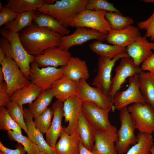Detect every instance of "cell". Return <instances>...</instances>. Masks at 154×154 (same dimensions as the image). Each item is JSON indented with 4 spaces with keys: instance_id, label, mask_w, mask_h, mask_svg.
Instances as JSON below:
<instances>
[{
    "instance_id": "45",
    "label": "cell",
    "mask_w": 154,
    "mask_h": 154,
    "mask_svg": "<svg viewBox=\"0 0 154 154\" xmlns=\"http://www.w3.org/2000/svg\"><path fill=\"white\" fill-rule=\"evenodd\" d=\"M0 48L3 51L6 56L12 58L11 47L9 41L5 38L2 37L0 39Z\"/></svg>"
},
{
    "instance_id": "8",
    "label": "cell",
    "mask_w": 154,
    "mask_h": 154,
    "mask_svg": "<svg viewBox=\"0 0 154 154\" xmlns=\"http://www.w3.org/2000/svg\"><path fill=\"white\" fill-rule=\"evenodd\" d=\"M1 65L7 85V93L9 97L18 89L31 83L11 58L6 56Z\"/></svg>"
},
{
    "instance_id": "52",
    "label": "cell",
    "mask_w": 154,
    "mask_h": 154,
    "mask_svg": "<svg viewBox=\"0 0 154 154\" xmlns=\"http://www.w3.org/2000/svg\"><path fill=\"white\" fill-rule=\"evenodd\" d=\"M36 154H46L45 153L42 151H40Z\"/></svg>"
},
{
    "instance_id": "23",
    "label": "cell",
    "mask_w": 154,
    "mask_h": 154,
    "mask_svg": "<svg viewBox=\"0 0 154 154\" xmlns=\"http://www.w3.org/2000/svg\"><path fill=\"white\" fill-rule=\"evenodd\" d=\"M80 141L78 129L69 135L66 133L62 128L54 149L58 154H80Z\"/></svg>"
},
{
    "instance_id": "9",
    "label": "cell",
    "mask_w": 154,
    "mask_h": 154,
    "mask_svg": "<svg viewBox=\"0 0 154 154\" xmlns=\"http://www.w3.org/2000/svg\"><path fill=\"white\" fill-rule=\"evenodd\" d=\"M63 76V67L40 68L35 61L31 63L29 80L42 91L50 89L52 84Z\"/></svg>"
},
{
    "instance_id": "27",
    "label": "cell",
    "mask_w": 154,
    "mask_h": 154,
    "mask_svg": "<svg viewBox=\"0 0 154 154\" xmlns=\"http://www.w3.org/2000/svg\"><path fill=\"white\" fill-rule=\"evenodd\" d=\"M80 141L87 149L92 151L95 142L96 131L87 121L81 112L77 128Z\"/></svg>"
},
{
    "instance_id": "49",
    "label": "cell",
    "mask_w": 154,
    "mask_h": 154,
    "mask_svg": "<svg viewBox=\"0 0 154 154\" xmlns=\"http://www.w3.org/2000/svg\"><path fill=\"white\" fill-rule=\"evenodd\" d=\"M56 0H44L45 4L51 5L54 4Z\"/></svg>"
},
{
    "instance_id": "54",
    "label": "cell",
    "mask_w": 154,
    "mask_h": 154,
    "mask_svg": "<svg viewBox=\"0 0 154 154\" xmlns=\"http://www.w3.org/2000/svg\"><path fill=\"white\" fill-rule=\"evenodd\" d=\"M151 74H152V73H151ZM153 74V75L154 76V73H153V74Z\"/></svg>"
},
{
    "instance_id": "37",
    "label": "cell",
    "mask_w": 154,
    "mask_h": 154,
    "mask_svg": "<svg viewBox=\"0 0 154 154\" xmlns=\"http://www.w3.org/2000/svg\"><path fill=\"white\" fill-rule=\"evenodd\" d=\"M53 112L51 108H47L43 112L34 118L35 127L42 134L46 133L50 127Z\"/></svg>"
},
{
    "instance_id": "35",
    "label": "cell",
    "mask_w": 154,
    "mask_h": 154,
    "mask_svg": "<svg viewBox=\"0 0 154 154\" xmlns=\"http://www.w3.org/2000/svg\"><path fill=\"white\" fill-rule=\"evenodd\" d=\"M8 137L11 141H17L24 147L27 154H36L40 151L38 146L32 142L28 137L22 133H15L12 131H7Z\"/></svg>"
},
{
    "instance_id": "12",
    "label": "cell",
    "mask_w": 154,
    "mask_h": 154,
    "mask_svg": "<svg viewBox=\"0 0 154 154\" xmlns=\"http://www.w3.org/2000/svg\"><path fill=\"white\" fill-rule=\"evenodd\" d=\"M77 96L82 101L93 103L104 110L114 112L115 110L109 96L100 88L90 86L86 80L79 82Z\"/></svg>"
},
{
    "instance_id": "47",
    "label": "cell",
    "mask_w": 154,
    "mask_h": 154,
    "mask_svg": "<svg viewBox=\"0 0 154 154\" xmlns=\"http://www.w3.org/2000/svg\"><path fill=\"white\" fill-rule=\"evenodd\" d=\"M5 55L3 51L0 47V64H1L3 60L5 57Z\"/></svg>"
},
{
    "instance_id": "17",
    "label": "cell",
    "mask_w": 154,
    "mask_h": 154,
    "mask_svg": "<svg viewBox=\"0 0 154 154\" xmlns=\"http://www.w3.org/2000/svg\"><path fill=\"white\" fill-rule=\"evenodd\" d=\"M126 52L137 66L142 64L153 53L154 42L148 41L145 35H139L135 41L126 48Z\"/></svg>"
},
{
    "instance_id": "43",
    "label": "cell",
    "mask_w": 154,
    "mask_h": 154,
    "mask_svg": "<svg viewBox=\"0 0 154 154\" xmlns=\"http://www.w3.org/2000/svg\"><path fill=\"white\" fill-rule=\"evenodd\" d=\"M0 150L3 154H26V150L22 145L19 144L15 149H9L5 147L0 141Z\"/></svg>"
},
{
    "instance_id": "7",
    "label": "cell",
    "mask_w": 154,
    "mask_h": 154,
    "mask_svg": "<svg viewBox=\"0 0 154 154\" xmlns=\"http://www.w3.org/2000/svg\"><path fill=\"white\" fill-rule=\"evenodd\" d=\"M124 57H130L126 52L120 53L113 58L100 56L98 59V69L96 76L91 85L101 89L108 95L111 89V73L116 62Z\"/></svg>"
},
{
    "instance_id": "48",
    "label": "cell",
    "mask_w": 154,
    "mask_h": 154,
    "mask_svg": "<svg viewBox=\"0 0 154 154\" xmlns=\"http://www.w3.org/2000/svg\"><path fill=\"white\" fill-rule=\"evenodd\" d=\"M5 80L4 76L0 67V83Z\"/></svg>"
},
{
    "instance_id": "15",
    "label": "cell",
    "mask_w": 154,
    "mask_h": 154,
    "mask_svg": "<svg viewBox=\"0 0 154 154\" xmlns=\"http://www.w3.org/2000/svg\"><path fill=\"white\" fill-rule=\"evenodd\" d=\"M71 57L68 50L55 47L47 49L42 53L35 56L34 61L39 67H62L67 64Z\"/></svg>"
},
{
    "instance_id": "2",
    "label": "cell",
    "mask_w": 154,
    "mask_h": 154,
    "mask_svg": "<svg viewBox=\"0 0 154 154\" xmlns=\"http://www.w3.org/2000/svg\"><path fill=\"white\" fill-rule=\"evenodd\" d=\"M88 0H56L51 5L44 4L37 11L53 17L66 28L70 27L77 16L85 9Z\"/></svg>"
},
{
    "instance_id": "29",
    "label": "cell",
    "mask_w": 154,
    "mask_h": 154,
    "mask_svg": "<svg viewBox=\"0 0 154 154\" xmlns=\"http://www.w3.org/2000/svg\"><path fill=\"white\" fill-rule=\"evenodd\" d=\"M103 42L95 40L89 44V47L100 56L106 57L110 59L120 53L126 52V48Z\"/></svg>"
},
{
    "instance_id": "21",
    "label": "cell",
    "mask_w": 154,
    "mask_h": 154,
    "mask_svg": "<svg viewBox=\"0 0 154 154\" xmlns=\"http://www.w3.org/2000/svg\"><path fill=\"white\" fill-rule=\"evenodd\" d=\"M50 89L54 97L64 103L70 98L78 96V82L64 76L55 82Z\"/></svg>"
},
{
    "instance_id": "5",
    "label": "cell",
    "mask_w": 154,
    "mask_h": 154,
    "mask_svg": "<svg viewBox=\"0 0 154 154\" xmlns=\"http://www.w3.org/2000/svg\"><path fill=\"white\" fill-rule=\"evenodd\" d=\"M0 34L9 41L12 58L16 63L26 77L29 80L30 65L35 61V56L29 54L25 49L21 42L19 33H13L3 28L0 30Z\"/></svg>"
},
{
    "instance_id": "36",
    "label": "cell",
    "mask_w": 154,
    "mask_h": 154,
    "mask_svg": "<svg viewBox=\"0 0 154 154\" xmlns=\"http://www.w3.org/2000/svg\"><path fill=\"white\" fill-rule=\"evenodd\" d=\"M0 129L22 133L20 126L11 117L7 108L4 106L0 107Z\"/></svg>"
},
{
    "instance_id": "53",
    "label": "cell",
    "mask_w": 154,
    "mask_h": 154,
    "mask_svg": "<svg viewBox=\"0 0 154 154\" xmlns=\"http://www.w3.org/2000/svg\"><path fill=\"white\" fill-rule=\"evenodd\" d=\"M0 154H3V153L1 152V151L0 152Z\"/></svg>"
},
{
    "instance_id": "4",
    "label": "cell",
    "mask_w": 154,
    "mask_h": 154,
    "mask_svg": "<svg viewBox=\"0 0 154 154\" xmlns=\"http://www.w3.org/2000/svg\"><path fill=\"white\" fill-rule=\"evenodd\" d=\"M81 108L87 121L96 132H106L117 135V128L111 124L109 120V111L87 101H82Z\"/></svg>"
},
{
    "instance_id": "41",
    "label": "cell",
    "mask_w": 154,
    "mask_h": 154,
    "mask_svg": "<svg viewBox=\"0 0 154 154\" xmlns=\"http://www.w3.org/2000/svg\"><path fill=\"white\" fill-rule=\"evenodd\" d=\"M0 26L5 25L14 20L19 14L5 6L3 7L0 1Z\"/></svg>"
},
{
    "instance_id": "3",
    "label": "cell",
    "mask_w": 154,
    "mask_h": 154,
    "mask_svg": "<svg viewBox=\"0 0 154 154\" xmlns=\"http://www.w3.org/2000/svg\"><path fill=\"white\" fill-rule=\"evenodd\" d=\"M120 127L117 131V140L116 143V148L118 154L125 153L137 141V137L134 134L136 129L135 123L127 107L120 110Z\"/></svg>"
},
{
    "instance_id": "1",
    "label": "cell",
    "mask_w": 154,
    "mask_h": 154,
    "mask_svg": "<svg viewBox=\"0 0 154 154\" xmlns=\"http://www.w3.org/2000/svg\"><path fill=\"white\" fill-rule=\"evenodd\" d=\"M19 35L25 49L29 54L34 56L47 49L58 47L62 37L58 33L34 23L21 31Z\"/></svg>"
},
{
    "instance_id": "30",
    "label": "cell",
    "mask_w": 154,
    "mask_h": 154,
    "mask_svg": "<svg viewBox=\"0 0 154 154\" xmlns=\"http://www.w3.org/2000/svg\"><path fill=\"white\" fill-rule=\"evenodd\" d=\"M36 12V11H33L19 13L14 20L5 25L3 28L13 33H19L33 24Z\"/></svg>"
},
{
    "instance_id": "13",
    "label": "cell",
    "mask_w": 154,
    "mask_h": 154,
    "mask_svg": "<svg viewBox=\"0 0 154 154\" xmlns=\"http://www.w3.org/2000/svg\"><path fill=\"white\" fill-rule=\"evenodd\" d=\"M71 34L62 36L58 48L61 50H68L71 47L80 45L87 41L95 40L104 42L106 35L96 30L83 27H77Z\"/></svg>"
},
{
    "instance_id": "34",
    "label": "cell",
    "mask_w": 154,
    "mask_h": 154,
    "mask_svg": "<svg viewBox=\"0 0 154 154\" xmlns=\"http://www.w3.org/2000/svg\"><path fill=\"white\" fill-rule=\"evenodd\" d=\"M105 18L113 30L119 31L132 25L133 21L131 17L124 16L122 14L114 12H106Z\"/></svg>"
},
{
    "instance_id": "38",
    "label": "cell",
    "mask_w": 154,
    "mask_h": 154,
    "mask_svg": "<svg viewBox=\"0 0 154 154\" xmlns=\"http://www.w3.org/2000/svg\"><path fill=\"white\" fill-rule=\"evenodd\" d=\"M6 108L10 116L27 134L28 130L24 117L23 108L12 101L9 104Z\"/></svg>"
},
{
    "instance_id": "32",
    "label": "cell",
    "mask_w": 154,
    "mask_h": 154,
    "mask_svg": "<svg viewBox=\"0 0 154 154\" xmlns=\"http://www.w3.org/2000/svg\"><path fill=\"white\" fill-rule=\"evenodd\" d=\"M44 4V0H8L5 6L20 13L37 11Z\"/></svg>"
},
{
    "instance_id": "33",
    "label": "cell",
    "mask_w": 154,
    "mask_h": 154,
    "mask_svg": "<svg viewBox=\"0 0 154 154\" xmlns=\"http://www.w3.org/2000/svg\"><path fill=\"white\" fill-rule=\"evenodd\" d=\"M137 138V143L125 154H151L150 149L153 144L152 134L139 132Z\"/></svg>"
},
{
    "instance_id": "24",
    "label": "cell",
    "mask_w": 154,
    "mask_h": 154,
    "mask_svg": "<svg viewBox=\"0 0 154 154\" xmlns=\"http://www.w3.org/2000/svg\"><path fill=\"white\" fill-rule=\"evenodd\" d=\"M117 140L116 135L106 132L96 131L92 151L98 154H117L115 144Z\"/></svg>"
},
{
    "instance_id": "55",
    "label": "cell",
    "mask_w": 154,
    "mask_h": 154,
    "mask_svg": "<svg viewBox=\"0 0 154 154\" xmlns=\"http://www.w3.org/2000/svg\"><path fill=\"white\" fill-rule=\"evenodd\" d=\"M154 146V144H153Z\"/></svg>"
},
{
    "instance_id": "46",
    "label": "cell",
    "mask_w": 154,
    "mask_h": 154,
    "mask_svg": "<svg viewBox=\"0 0 154 154\" xmlns=\"http://www.w3.org/2000/svg\"><path fill=\"white\" fill-rule=\"evenodd\" d=\"M79 148L80 154H98L87 149L80 141L79 142Z\"/></svg>"
},
{
    "instance_id": "18",
    "label": "cell",
    "mask_w": 154,
    "mask_h": 154,
    "mask_svg": "<svg viewBox=\"0 0 154 154\" xmlns=\"http://www.w3.org/2000/svg\"><path fill=\"white\" fill-rule=\"evenodd\" d=\"M23 115L28 129V136L31 141L39 147L40 151L46 154H58L54 149L50 146L45 140L41 133L34 124V117L28 108L23 109Z\"/></svg>"
},
{
    "instance_id": "20",
    "label": "cell",
    "mask_w": 154,
    "mask_h": 154,
    "mask_svg": "<svg viewBox=\"0 0 154 154\" xmlns=\"http://www.w3.org/2000/svg\"><path fill=\"white\" fill-rule=\"evenodd\" d=\"M140 34L138 28L131 25L120 30L112 29L107 35L106 40L110 44L126 48L134 42Z\"/></svg>"
},
{
    "instance_id": "22",
    "label": "cell",
    "mask_w": 154,
    "mask_h": 154,
    "mask_svg": "<svg viewBox=\"0 0 154 154\" xmlns=\"http://www.w3.org/2000/svg\"><path fill=\"white\" fill-rule=\"evenodd\" d=\"M64 76L78 82L81 80H86L90 77L86 62L77 57H71L67 64L63 67Z\"/></svg>"
},
{
    "instance_id": "19",
    "label": "cell",
    "mask_w": 154,
    "mask_h": 154,
    "mask_svg": "<svg viewBox=\"0 0 154 154\" xmlns=\"http://www.w3.org/2000/svg\"><path fill=\"white\" fill-rule=\"evenodd\" d=\"M63 105V102L58 100L52 104L51 108L53 117L50 127L45 133L46 142L54 149L63 128L62 122L64 117Z\"/></svg>"
},
{
    "instance_id": "39",
    "label": "cell",
    "mask_w": 154,
    "mask_h": 154,
    "mask_svg": "<svg viewBox=\"0 0 154 154\" xmlns=\"http://www.w3.org/2000/svg\"><path fill=\"white\" fill-rule=\"evenodd\" d=\"M85 9L92 11L103 10L107 12H114L122 14L114 5L105 0H88Z\"/></svg>"
},
{
    "instance_id": "28",
    "label": "cell",
    "mask_w": 154,
    "mask_h": 154,
    "mask_svg": "<svg viewBox=\"0 0 154 154\" xmlns=\"http://www.w3.org/2000/svg\"><path fill=\"white\" fill-rule=\"evenodd\" d=\"M140 92L145 102L154 110V76L147 72L143 71L139 74Z\"/></svg>"
},
{
    "instance_id": "42",
    "label": "cell",
    "mask_w": 154,
    "mask_h": 154,
    "mask_svg": "<svg viewBox=\"0 0 154 154\" xmlns=\"http://www.w3.org/2000/svg\"><path fill=\"white\" fill-rule=\"evenodd\" d=\"M7 85L5 81L0 83V107H6L11 101V97L7 93Z\"/></svg>"
},
{
    "instance_id": "31",
    "label": "cell",
    "mask_w": 154,
    "mask_h": 154,
    "mask_svg": "<svg viewBox=\"0 0 154 154\" xmlns=\"http://www.w3.org/2000/svg\"><path fill=\"white\" fill-rule=\"evenodd\" d=\"M54 97L52 90L48 89L42 91L33 103L29 104L27 108L34 118L40 115L48 108Z\"/></svg>"
},
{
    "instance_id": "10",
    "label": "cell",
    "mask_w": 154,
    "mask_h": 154,
    "mask_svg": "<svg viewBox=\"0 0 154 154\" xmlns=\"http://www.w3.org/2000/svg\"><path fill=\"white\" fill-rule=\"evenodd\" d=\"M127 109L139 132H154V110L150 105L146 103H135Z\"/></svg>"
},
{
    "instance_id": "16",
    "label": "cell",
    "mask_w": 154,
    "mask_h": 154,
    "mask_svg": "<svg viewBox=\"0 0 154 154\" xmlns=\"http://www.w3.org/2000/svg\"><path fill=\"white\" fill-rule=\"evenodd\" d=\"M82 102L77 96H75L63 103L64 121L68 123V124L66 127H63V129L68 135L71 134L77 129L78 120L82 112Z\"/></svg>"
},
{
    "instance_id": "40",
    "label": "cell",
    "mask_w": 154,
    "mask_h": 154,
    "mask_svg": "<svg viewBox=\"0 0 154 154\" xmlns=\"http://www.w3.org/2000/svg\"><path fill=\"white\" fill-rule=\"evenodd\" d=\"M139 29L145 31V35L151 41H154V11L150 16L144 21L139 22L137 25Z\"/></svg>"
},
{
    "instance_id": "11",
    "label": "cell",
    "mask_w": 154,
    "mask_h": 154,
    "mask_svg": "<svg viewBox=\"0 0 154 154\" xmlns=\"http://www.w3.org/2000/svg\"><path fill=\"white\" fill-rule=\"evenodd\" d=\"M143 71L131 58L124 57L121 59L119 64L115 69V75L112 79L111 90L108 95L113 104L115 95L119 91L126 79L136 74H139Z\"/></svg>"
},
{
    "instance_id": "25",
    "label": "cell",
    "mask_w": 154,
    "mask_h": 154,
    "mask_svg": "<svg viewBox=\"0 0 154 154\" xmlns=\"http://www.w3.org/2000/svg\"><path fill=\"white\" fill-rule=\"evenodd\" d=\"M42 92L37 86L31 83L15 91L10 97L11 101L23 108L24 104L33 103Z\"/></svg>"
},
{
    "instance_id": "51",
    "label": "cell",
    "mask_w": 154,
    "mask_h": 154,
    "mask_svg": "<svg viewBox=\"0 0 154 154\" xmlns=\"http://www.w3.org/2000/svg\"><path fill=\"white\" fill-rule=\"evenodd\" d=\"M150 152L151 154H154V146L153 144L152 146L150 149Z\"/></svg>"
},
{
    "instance_id": "44",
    "label": "cell",
    "mask_w": 154,
    "mask_h": 154,
    "mask_svg": "<svg viewBox=\"0 0 154 154\" xmlns=\"http://www.w3.org/2000/svg\"><path fill=\"white\" fill-rule=\"evenodd\" d=\"M141 68L143 71L154 73V53L149 56L142 64Z\"/></svg>"
},
{
    "instance_id": "26",
    "label": "cell",
    "mask_w": 154,
    "mask_h": 154,
    "mask_svg": "<svg viewBox=\"0 0 154 154\" xmlns=\"http://www.w3.org/2000/svg\"><path fill=\"white\" fill-rule=\"evenodd\" d=\"M36 11L34 24L38 26L45 28L60 34L62 36L67 35L70 30L65 28L59 21L49 15Z\"/></svg>"
},
{
    "instance_id": "14",
    "label": "cell",
    "mask_w": 154,
    "mask_h": 154,
    "mask_svg": "<svg viewBox=\"0 0 154 154\" xmlns=\"http://www.w3.org/2000/svg\"><path fill=\"white\" fill-rule=\"evenodd\" d=\"M128 82V86L126 90L118 92L114 95L113 105L115 109L120 111L133 103H145L140 90L139 74L129 77Z\"/></svg>"
},
{
    "instance_id": "6",
    "label": "cell",
    "mask_w": 154,
    "mask_h": 154,
    "mask_svg": "<svg viewBox=\"0 0 154 154\" xmlns=\"http://www.w3.org/2000/svg\"><path fill=\"white\" fill-rule=\"evenodd\" d=\"M107 12L103 10L85 9L75 18L71 27H83L90 28L107 35L112 28L105 18Z\"/></svg>"
},
{
    "instance_id": "50",
    "label": "cell",
    "mask_w": 154,
    "mask_h": 154,
    "mask_svg": "<svg viewBox=\"0 0 154 154\" xmlns=\"http://www.w3.org/2000/svg\"><path fill=\"white\" fill-rule=\"evenodd\" d=\"M143 1L145 3H150L154 4V0H144Z\"/></svg>"
}]
</instances>
